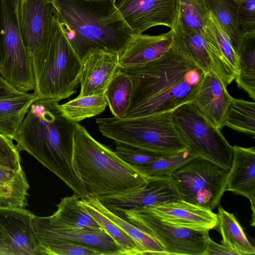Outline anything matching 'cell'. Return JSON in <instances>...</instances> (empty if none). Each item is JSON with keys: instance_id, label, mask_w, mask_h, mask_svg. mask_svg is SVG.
Masks as SVG:
<instances>
[{"instance_id": "1", "label": "cell", "mask_w": 255, "mask_h": 255, "mask_svg": "<svg viewBox=\"0 0 255 255\" xmlns=\"http://www.w3.org/2000/svg\"><path fill=\"white\" fill-rule=\"evenodd\" d=\"M119 68L128 76L132 87L124 118L172 111L193 101L204 74L173 43L169 50L156 59Z\"/></svg>"}, {"instance_id": "2", "label": "cell", "mask_w": 255, "mask_h": 255, "mask_svg": "<svg viewBox=\"0 0 255 255\" xmlns=\"http://www.w3.org/2000/svg\"><path fill=\"white\" fill-rule=\"evenodd\" d=\"M65 117L58 102L38 99L30 107L13 137L19 151L28 152L53 172L81 199L89 192L80 177L74 156L76 124Z\"/></svg>"}, {"instance_id": "3", "label": "cell", "mask_w": 255, "mask_h": 255, "mask_svg": "<svg viewBox=\"0 0 255 255\" xmlns=\"http://www.w3.org/2000/svg\"><path fill=\"white\" fill-rule=\"evenodd\" d=\"M116 1L51 0L63 31L81 60L92 49L119 54L133 35Z\"/></svg>"}, {"instance_id": "4", "label": "cell", "mask_w": 255, "mask_h": 255, "mask_svg": "<svg viewBox=\"0 0 255 255\" xmlns=\"http://www.w3.org/2000/svg\"><path fill=\"white\" fill-rule=\"evenodd\" d=\"M76 165L89 193L112 195L142 186L148 178L127 163L109 146L96 140L77 123L73 135Z\"/></svg>"}, {"instance_id": "5", "label": "cell", "mask_w": 255, "mask_h": 255, "mask_svg": "<svg viewBox=\"0 0 255 255\" xmlns=\"http://www.w3.org/2000/svg\"><path fill=\"white\" fill-rule=\"evenodd\" d=\"M172 112L134 118H101L96 123L101 134L115 143L167 156L187 148Z\"/></svg>"}, {"instance_id": "6", "label": "cell", "mask_w": 255, "mask_h": 255, "mask_svg": "<svg viewBox=\"0 0 255 255\" xmlns=\"http://www.w3.org/2000/svg\"><path fill=\"white\" fill-rule=\"evenodd\" d=\"M82 60L72 47L54 12L45 60L35 77L34 94L57 102L75 94L79 84Z\"/></svg>"}, {"instance_id": "7", "label": "cell", "mask_w": 255, "mask_h": 255, "mask_svg": "<svg viewBox=\"0 0 255 255\" xmlns=\"http://www.w3.org/2000/svg\"><path fill=\"white\" fill-rule=\"evenodd\" d=\"M20 0H0V75L21 92L33 89L35 77L19 24Z\"/></svg>"}, {"instance_id": "8", "label": "cell", "mask_w": 255, "mask_h": 255, "mask_svg": "<svg viewBox=\"0 0 255 255\" xmlns=\"http://www.w3.org/2000/svg\"><path fill=\"white\" fill-rule=\"evenodd\" d=\"M175 126L191 151L230 169L233 148L220 129L212 124L192 102L184 103L172 112Z\"/></svg>"}, {"instance_id": "9", "label": "cell", "mask_w": 255, "mask_h": 255, "mask_svg": "<svg viewBox=\"0 0 255 255\" xmlns=\"http://www.w3.org/2000/svg\"><path fill=\"white\" fill-rule=\"evenodd\" d=\"M115 214L158 242L165 255H205L209 231L184 227L168 222L145 207L122 210Z\"/></svg>"}, {"instance_id": "10", "label": "cell", "mask_w": 255, "mask_h": 255, "mask_svg": "<svg viewBox=\"0 0 255 255\" xmlns=\"http://www.w3.org/2000/svg\"><path fill=\"white\" fill-rule=\"evenodd\" d=\"M230 169L196 155L171 174L184 200L214 209L225 192Z\"/></svg>"}, {"instance_id": "11", "label": "cell", "mask_w": 255, "mask_h": 255, "mask_svg": "<svg viewBox=\"0 0 255 255\" xmlns=\"http://www.w3.org/2000/svg\"><path fill=\"white\" fill-rule=\"evenodd\" d=\"M54 9L51 0H20L19 24L34 77L43 63L50 40Z\"/></svg>"}, {"instance_id": "12", "label": "cell", "mask_w": 255, "mask_h": 255, "mask_svg": "<svg viewBox=\"0 0 255 255\" xmlns=\"http://www.w3.org/2000/svg\"><path fill=\"white\" fill-rule=\"evenodd\" d=\"M33 216L25 208L0 207V255H42Z\"/></svg>"}, {"instance_id": "13", "label": "cell", "mask_w": 255, "mask_h": 255, "mask_svg": "<svg viewBox=\"0 0 255 255\" xmlns=\"http://www.w3.org/2000/svg\"><path fill=\"white\" fill-rule=\"evenodd\" d=\"M109 210L119 212L182 199L171 176L149 177L144 185L109 196H98Z\"/></svg>"}, {"instance_id": "14", "label": "cell", "mask_w": 255, "mask_h": 255, "mask_svg": "<svg viewBox=\"0 0 255 255\" xmlns=\"http://www.w3.org/2000/svg\"><path fill=\"white\" fill-rule=\"evenodd\" d=\"M116 4L133 34L160 25L172 29L178 16V0H116Z\"/></svg>"}, {"instance_id": "15", "label": "cell", "mask_w": 255, "mask_h": 255, "mask_svg": "<svg viewBox=\"0 0 255 255\" xmlns=\"http://www.w3.org/2000/svg\"><path fill=\"white\" fill-rule=\"evenodd\" d=\"M213 71L227 86L238 73L239 56L230 39L210 11L203 31Z\"/></svg>"}, {"instance_id": "16", "label": "cell", "mask_w": 255, "mask_h": 255, "mask_svg": "<svg viewBox=\"0 0 255 255\" xmlns=\"http://www.w3.org/2000/svg\"><path fill=\"white\" fill-rule=\"evenodd\" d=\"M118 69V53L97 48L90 50L82 59L78 96L104 95Z\"/></svg>"}, {"instance_id": "17", "label": "cell", "mask_w": 255, "mask_h": 255, "mask_svg": "<svg viewBox=\"0 0 255 255\" xmlns=\"http://www.w3.org/2000/svg\"><path fill=\"white\" fill-rule=\"evenodd\" d=\"M144 207L162 220L184 227L209 231L217 225V214L183 199Z\"/></svg>"}, {"instance_id": "18", "label": "cell", "mask_w": 255, "mask_h": 255, "mask_svg": "<svg viewBox=\"0 0 255 255\" xmlns=\"http://www.w3.org/2000/svg\"><path fill=\"white\" fill-rule=\"evenodd\" d=\"M232 98L218 75L210 71L204 74L193 102L199 112L220 129Z\"/></svg>"}, {"instance_id": "19", "label": "cell", "mask_w": 255, "mask_h": 255, "mask_svg": "<svg viewBox=\"0 0 255 255\" xmlns=\"http://www.w3.org/2000/svg\"><path fill=\"white\" fill-rule=\"evenodd\" d=\"M57 210L52 215L40 217L34 215L32 221L48 227L63 230H81L102 232L104 229L86 211L80 198L73 195L61 198Z\"/></svg>"}, {"instance_id": "20", "label": "cell", "mask_w": 255, "mask_h": 255, "mask_svg": "<svg viewBox=\"0 0 255 255\" xmlns=\"http://www.w3.org/2000/svg\"><path fill=\"white\" fill-rule=\"evenodd\" d=\"M233 158L226 181L225 191L247 197L252 210V223L255 226V149L233 146Z\"/></svg>"}, {"instance_id": "21", "label": "cell", "mask_w": 255, "mask_h": 255, "mask_svg": "<svg viewBox=\"0 0 255 255\" xmlns=\"http://www.w3.org/2000/svg\"><path fill=\"white\" fill-rule=\"evenodd\" d=\"M173 43L172 29L158 35L133 34L118 54L119 67H131L156 59L169 50Z\"/></svg>"}, {"instance_id": "22", "label": "cell", "mask_w": 255, "mask_h": 255, "mask_svg": "<svg viewBox=\"0 0 255 255\" xmlns=\"http://www.w3.org/2000/svg\"><path fill=\"white\" fill-rule=\"evenodd\" d=\"M39 244L51 241H68L99 249L105 255H122V251L106 232L63 230L48 227L32 221Z\"/></svg>"}, {"instance_id": "23", "label": "cell", "mask_w": 255, "mask_h": 255, "mask_svg": "<svg viewBox=\"0 0 255 255\" xmlns=\"http://www.w3.org/2000/svg\"><path fill=\"white\" fill-rule=\"evenodd\" d=\"M172 29L173 45L185 57L191 60L204 73L213 71L209 51L203 31L189 28L177 17Z\"/></svg>"}, {"instance_id": "24", "label": "cell", "mask_w": 255, "mask_h": 255, "mask_svg": "<svg viewBox=\"0 0 255 255\" xmlns=\"http://www.w3.org/2000/svg\"><path fill=\"white\" fill-rule=\"evenodd\" d=\"M29 189L22 167L15 170L0 166V207L25 208Z\"/></svg>"}, {"instance_id": "25", "label": "cell", "mask_w": 255, "mask_h": 255, "mask_svg": "<svg viewBox=\"0 0 255 255\" xmlns=\"http://www.w3.org/2000/svg\"><path fill=\"white\" fill-rule=\"evenodd\" d=\"M39 98L34 93L0 99V134L12 140L30 106Z\"/></svg>"}, {"instance_id": "26", "label": "cell", "mask_w": 255, "mask_h": 255, "mask_svg": "<svg viewBox=\"0 0 255 255\" xmlns=\"http://www.w3.org/2000/svg\"><path fill=\"white\" fill-rule=\"evenodd\" d=\"M216 229L222 236L221 244L237 253L238 255L255 254V249L248 240L234 214L220 205L218 208Z\"/></svg>"}, {"instance_id": "27", "label": "cell", "mask_w": 255, "mask_h": 255, "mask_svg": "<svg viewBox=\"0 0 255 255\" xmlns=\"http://www.w3.org/2000/svg\"><path fill=\"white\" fill-rule=\"evenodd\" d=\"M209 10L229 37L238 54L245 41L238 18L237 6L233 0H206Z\"/></svg>"}, {"instance_id": "28", "label": "cell", "mask_w": 255, "mask_h": 255, "mask_svg": "<svg viewBox=\"0 0 255 255\" xmlns=\"http://www.w3.org/2000/svg\"><path fill=\"white\" fill-rule=\"evenodd\" d=\"M85 200L104 215L117 224L143 248L145 255H162L165 253L161 245L136 226L107 209L98 195L89 193Z\"/></svg>"}, {"instance_id": "29", "label": "cell", "mask_w": 255, "mask_h": 255, "mask_svg": "<svg viewBox=\"0 0 255 255\" xmlns=\"http://www.w3.org/2000/svg\"><path fill=\"white\" fill-rule=\"evenodd\" d=\"M132 89L130 79L119 68L104 93L113 117L118 118L125 117L129 105Z\"/></svg>"}, {"instance_id": "30", "label": "cell", "mask_w": 255, "mask_h": 255, "mask_svg": "<svg viewBox=\"0 0 255 255\" xmlns=\"http://www.w3.org/2000/svg\"><path fill=\"white\" fill-rule=\"evenodd\" d=\"M80 202L86 211L114 239L122 250V255H145L142 247L117 224L89 203L84 198L80 199Z\"/></svg>"}, {"instance_id": "31", "label": "cell", "mask_w": 255, "mask_h": 255, "mask_svg": "<svg viewBox=\"0 0 255 255\" xmlns=\"http://www.w3.org/2000/svg\"><path fill=\"white\" fill-rule=\"evenodd\" d=\"M223 127H228L238 132L255 134V103L243 99L232 98L226 112Z\"/></svg>"}, {"instance_id": "32", "label": "cell", "mask_w": 255, "mask_h": 255, "mask_svg": "<svg viewBox=\"0 0 255 255\" xmlns=\"http://www.w3.org/2000/svg\"><path fill=\"white\" fill-rule=\"evenodd\" d=\"M107 106L104 95H93L78 96L66 103L59 104V108L68 119L74 123H79L100 115Z\"/></svg>"}, {"instance_id": "33", "label": "cell", "mask_w": 255, "mask_h": 255, "mask_svg": "<svg viewBox=\"0 0 255 255\" xmlns=\"http://www.w3.org/2000/svg\"><path fill=\"white\" fill-rule=\"evenodd\" d=\"M238 73L235 78L238 86L255 100V38L245 39L238 53Z\"/></svg>"}, {"instance_id": "34", "label": "cell", "mask_w": 255, "mask_h": 255, "mask_svg": "<svg viewBox=\"0 0 255 255\" xmlns=\"http://www.w3.org/2000/svg\"><path fill=\"white\" fill-rule=\"evenodd\" d=\"M209 12L206 0H178L177 18L191 29L202 32Z\"/></svg>"}, {"instance_id": "35", "label": "cell", "mask_w": 255, "mask_h": 255, "mask_svg": "<svg viewBox=\"0 0 255 255\" xmlns=\"http://www.w3.org/2000/svg\"><path fill=\"white\" fill-rule=\"evenodd\" d=\"M197 155L187 148L173 155L163 156L137 167L147 177L171 176L176 169Z\"/></svg>"}, {"instance_id": "36", "label": "cell", "mask_w": 255, "mask_h": 255, "mask_svg": "<svg viewBox=\"0 0 255 255\" xmlns=\"http://www.w3.org/2000/svg\"><path fill=\"white\" fill-rule=\"evenodd\" d=\"M40 246L42 255H105L98 248L68 241H51Z\"/></svg>"}, {"instance_id": "37", "label": "cell", "mask_w": 255, "mask_h": 255, "mask_svg": "<svg viewBox=\"0 0 255 255\" xmlns=\"http://www.w3.org/2000/svg\"><path fill=\"white\" fill-rule=\"evenodd\" d=\"M238 18L245 39L255 38V0H233Z\"/></svg>"}, {"instance_id": "38", "label": "cell", "mask_w": 255, "mask_h": 255, "mask_svg": "<svg viewBox=\"0 0 255 255\" xmlns=\"http://www.w3.org/2000/svg\"><path fill=\"white\" fill-rule=\"evenodd\" d=\"M115 149V152L120 158L134 167L146 164L164 156L120 143H116Z\"/></svg>"}, {"instance_id": "39", "label": "cell", "mask_w": 255, "mask_h": 255, "mask_svg": "<svg viewBox=\"0 0 255 255\" xmlns=\"http://www.w3.org/2000/svg\"><path fill=\"white\" fill-rule=\"evenodd\" d=\"M12 140L0 134V166L17 170L21 168V158Z\"/></svg>"}, {"instance_id": "40", "label": "cell", "mask_w": 255, "mask_h": 255, "mask_svg": "<svg viewBox=\"0 0 255 255\" xmlns=\"http://www.w3.org/2000/svg\"><path fill=\"white\" fill-rule=\"evenodd\" d=\"M238 255L237 253L230 248L213 241L209 237L208 239L205 255Z\"/></svg>"}, {"instance_id": "41", "label": "cell", "mask_w": 255, "mask_h": 255, "mask_svg": "<svg viewBox=\"0 0 255 255\" xmlns=\"http://www.w3.org/2000/svg\"><path fill=\"white\" fill-rule=\"evenodd\" d=\"M24 93L11 86L0 75V99L15 97Z\"/></svg>"}]
</instances>
